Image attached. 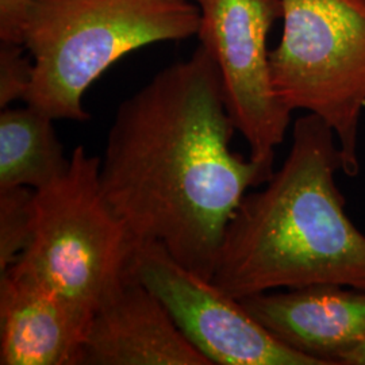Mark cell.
Here are the masks:
<instances>
[{"label":"cell","mask_w":365,"mask_h":365,"mask_svg":"<svg viewBox=\"0 0 365 365\" xmlns=\"http://www.w3.org/2000/svg\"><path fill=\"white\" fill-rule=\"evenodd\" d=\"M191 1H195V3H196V1H197V0H191Z\"/></svg>","instance_id":"9a60e30c"},{"label":"cell","mask_w":365,"mask_h":365,"mask_svg":"<svg viewBox=\"0 0 365 365\" xmlns=\"http://www.w3.org/2000/svg\"><path fill=\"white\" fill-rule=\"evenodd\" d=\"M34 190H0V274L15 265L33 235Z\"/></svg>","instance_id":"7c38bea8"},{"label":"cell","mask_w":365,"mask_h":365,"mask_svg":"<svg viewBox=\"0 0 365 365\" xmlns=\"http://www.w3.org/2000/svg\"><path fill=\"white\" fill-rule=\"evenodd\" d=\"M53 118L27 105L0 113V190L37 191L66 173L69 158L58 141Z\"/></svg>","instance_id":"8fae6325"},{"label":"cell","mask_w":365,"mask_h":365,"mask_svg":"<svg viewBox=\"0 0 365 365\" xmlns=\"http://www.w3.org/2000/svg\"><path fill=\"white\" fill-rule=\"evenodd\" d=\"M197 37L220 69L227 111L249 156L274 165L291 113L276 95L268 34L283 18L282 0H197Z\"/></svg>","instance_id":"8992f818"},{"label":"cell","mask_w":365,"mask_h":365,"mask_svg":"<svg viewBox=\"0 0 365 365\" xmlns=\"http://www.w3.org/2000/svg\"><path fill=\"white\" fill-rule=\"evenodd\" d=\"M80 365H212L131 272L95 310Z\"/></svg>","instance_id":"ba28073f"},{"label":"cell","mask_w":365,"mask_h":365,"mask_svg":"<svg viewBox=\"0 0 365 365\" xmlns=\"http://www.w3.org/2000/svg\"><path fill=\"white\" fill-rule=\"evenodd\" d=\"M99 167L78 145L66 173L34 191L31 241L13 265L92 314L131 274L140 242L107 202Z\"/></svg>","instance_id":"277c9868"},{"label":"cell","mask_w":365,"mask_h":365,"mask_svg":"<svg viewBox=\"0 0 365 365\" xmlns=\"http://www.w3.org/2000/svg\"><path fill=\"white\" fill-rule=\"evenodd\" d=\"M92 315L11 267L0 274V364L80 365Z\"/></svg>","instance_id":"9c48e42d"},{"label":"cell","mask_w":365,"mask_h":365,"mask_svg":"<svg viewBox=\"0 0 365 365\" xmlns=\"http://www.w3.org/2000/svg\"><path fill=\"white\" fill-rule=\"evenodd\" d=\"M26 49L9 41L0 43V108L15 101H25L33 78V63L25 57Z\"/></svg>","instance_id":"4fadbf2b"},{"label":"cell","mask_w":365,"mask_h":365,"mask_svg":"<svg viewBox=\"0 0 365 365\" xmlns=\"http://www.w3.org/2000/svg\"><path fill=\"white\" fill-rule=\"evenodd\" d=\"M131 272L212 365H319L274 337L240 299L187 269L160 242H138Z\"/></svg>","instance_id":"52a82bcc"},{"label":"cell","mask_w":365,"mask_h":365,"mask_svg":"<svg viewBox=\"0 0 365 365\" xmlns=\"http://www.w3.org/2000/svg\"><path fill=\"white\" fill-rule=\"evenodd\" d=\"M283 36L269 53L274 92L334 131L342 172H360L365 108V0H282Z\"/></svg>","instance_id":"5b68a950"},{"label":"cell","mask_w":365,"mask_h":365,"mask_svg":"<svg viewBox=\"0 0 365 365\" xmlns=\"http://www.w3.org/2000/svg\"><path fill=\"white\" fill-rule=\"evenodd\" d=\"M191 0H0V41L33 58L26 105L56 119L86 122L84 93L126 54L197 34Z\"/></svg>","instance_id":"3957f363"},{"label":"cell","mask_w":365,"mask_h":365,"mask_svg":"<svg viewBox=\"0 0 365 365\" xmlns=\"http://www.w3.org/2000/svg\"><path fill=\"white\" fill-rule=\"evenodd\" d=\"M339 365H365V339L341 354Z\"/></svg>","instance_id":"5bb4252c"},{"label":"cell","mask_w":365,"mask_h":365,"mask_svg":"<svg viewBox=\"0 0 365 365\" xmlns=\"http://www.w3.org/2000/svg\"><path fill=\"white\" fill-rule=\"evenodd\" d=\"M342 167L327 122L298 118L282 167L235 211L211 282L235 299L314 284L365 291V235L346 214Z\"/></svg>","instance_id":"7a4b0ae2"},{"label":"cell","mask_w":365,"mask_h":365,"mask_svg":"<svg viewBox=\"0 0 365 365\" xmlns=\"http://www.w3.org/2000/svg\"><path fill=\"white\" fill-rule=\"evenodd\" d=\"M274 337L319 365L365 339V291L339 284L276 289L240 299Z\"/></svg>","instance_id":"30bf717a"},{"label":"cell","mask_w":365,"mask_h":365,"mask_svg":"<svg viewBox=\"0 0 365 365\" xmlns=\"http://www.w3.org/2000/svg\"><path fill=\"white\" fill-rule=\"evenodd\" d=\"M220 69L202 45L118 107L101 157L107 202L140 241L211 280L226 229L274 165L241 156Z\"/></svg>","instance_id":"6da1fadb"}]
</instances>
